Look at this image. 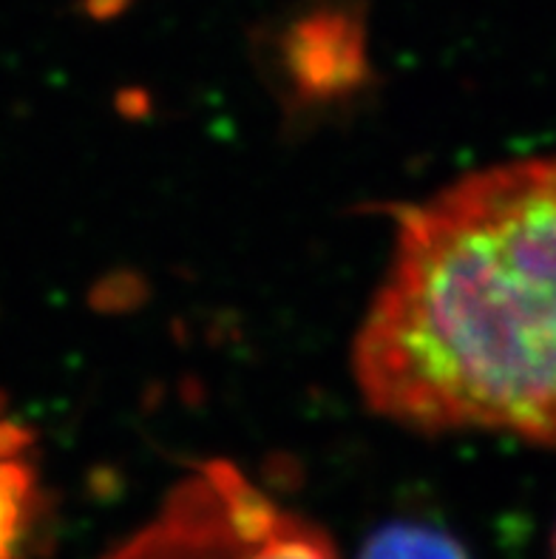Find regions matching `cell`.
I'll use <instances>...</instances> for the list:
<instances>
[{
	"mask_svg": "<svg viewBox=\"0 0 556 559\" xmlns=\"http://www.w3.org/2000/svg\"><path fill=\"white\" fill-rule=\"evenodd\" d=\"M394 219L353 344L369 409L556 449V156L465 174Z\"/></svg>",
	"mask_w": 556,
	"mask_h": 559,
	"instance_id": "cell-1",
	"label": "cell"
},
{
	"mask_svg": "<svg viewBox=\"0 0 556 559\" xmlns=\"http://www.w3.org/2000/svg\"><path fill=\"white\" fill-rule=\"evenodd\" d=\"M165 506L185 559H339L324 532L270 500L233 463H199Z\"/></svg>",
	"mask_w": 556,
	"mask_h": 559,
	"instance_id": "cell-2",
	"label": "cell"
},
{
	"mask_svg": "<svg viewBox=\"0 0 556 559\" xmlns=\"http://www.w3.org/2000/svg\"><path fill=\"white\" fill-rule=\"evenodd\" d=\"M364 69V35L344 12H316L287 40V71L301 94L324 97L350 88Z\"/></svg>",
	"mask_w": 556,
	"mask_h": 559,
	"instance_id": "cell-3",
	"label": "cell"
},
{
	"mask_svg": "<svg viewBox=\"0 0 556 559\" xmlns=\"http://www.w3.org/2000/svg\"><path fill=\"white\" fill-rule=\"evenodd\" d=\"M26 454V429L0 424V559H14L35 511L37 477Z\"/></svg>",
	"mask_w": 556,
	"mask_h": 559,
	"instance_id": "cell-4",
	"label": "cell"
},
{
	"mask_svg": "<svg viewBox=\"0 0 556 559\" xmlns=\"http://www.w3.org/2000/svg\"><path fill=\"white\" fill-rule=\"evenodd\" d=\"M358 559H469L458 539L440 528L423 523H392L383 525L367 546L360 548Z\"/></svg>",
	"mask_w": 556,
	"mask_h": 559,
	"instance_id": "cell-5",
	"label": "cell"
},
{
	"mask_svg": "<svg viewBox=\"0 0 556 559\" xmlns=\"http://www.w3.org/2000/svg\"><path fill=\"white\" fill-rule=\"evenodd\" d=\"M106 559H185L182 537H179V525L174 514L163 506L145 528H140L134 537L122 543Z\"/></svg>",
	"mask_w": 556,
	"mask_h": 559,
	"instance_id": "cell-6",
	"label": "cell"
},
{
	"mask_svg": "<svg viewBox=\"0 0 556 559\" xmlns=\"http://www.w3.org/2000/svg\"><path fill=\"white\" fill-rule=\"evenodd\" d=\"M551 559H556V532H554V543H551Z\"/></svg>",
	"mask_w": 556,
	"mask_h": 559,
	"instance_id": "cell-7",
	"label": "cell"
}]
</instances>
